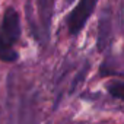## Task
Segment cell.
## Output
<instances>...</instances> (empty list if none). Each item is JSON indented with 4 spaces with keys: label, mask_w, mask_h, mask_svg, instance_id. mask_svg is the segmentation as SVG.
I'll return each instance as SVG.
<instances>
[{
    "label": "cell",
    "mask_w": 124,
    "mask_h": 124,
    "mask_svg": "<svg viewBox=\"0 0 124 124\" xmlns=\"http://www.w3.org/2000/svg\"><path fill=\"white\" fill-rule=\"evenodd\" d=\"M21 37V21L19 15L13 8H8L3 13L0 23V60L15 61L18 58L13 44Z\"/></svg>",
    "instance_id": "cell-1"
},
{
    "label": "cell",
    "mask_w": 124,
    "mask_h": 124,
    "mask_svg": "<svg viewBox=\"0 0 124 124\" xmlns=\"http://www.w3.org/2000/svg\"><path fill=\"white\" fill-rule=\"evenodd\" d=\"M95 6H96V3L92 2V0H83L72 10V13L67 18V26H69L70 34H78L85 26V23H86L88 18L92 15Z\"/></svg>",
    "instance_id": "cell-2"
},
{
    "label": "cell",
    "mask_w": 124,
    "mask_h": 124,
    "mask_svg": "<svg viewBox=\"0 0 124 124\" xmlns=\"http://www.w3.org/2000/svg\"><path fill=\"white\" fill-rule=\"evenodd\" d=\"M108 92L111 96L124 101V82H114L108 86Z\"/></svg>",
    "instance_id": "cell-3"
}]
</instances>
